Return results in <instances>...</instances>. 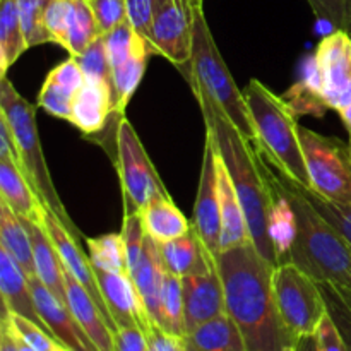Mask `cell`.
<instances>
[{
    "mask_svg": "<svg viewBox=\"0 0 351 351\" xmlns=\"http://www.w3.org/2000/svg\"><path fill=\"white\" fill-rule=\"evenodd\" d=\"M273 287L278 311L295 339L315 336L328 314L317 281L293 263H285L274 267Z\"/></svg>",
    "mask_w": 351,
    "mask_h": 351,
    "instance_id": "cell-8",
    "label": "cell"
},
{
    "mask_svg": "<svg viewBox=\"0 0 351 351\" xmlns=\"http://www.w3.org/2000/svg\"><path fill=\"white\" fill-rule=\"evenodd\" d=\"M191 86L204 89L216 105L223 110L233 125L247 137L252 144H257L256 127L252 123L245 96L239 89L233 75L226 67L223 55L215 43L211 29L206 21L202 7H194V31H192V57L189 62Z\"/></svg>",
    "mask_w": 351,
    "mask_h": 351,
    "instance_id": "cell-6",
    "label": "cell"
},
{
    "mask_svg": "<svg viewBox=\"0 0 351 351\" xmlns=\"http://www.w3.org/2000/svg\"><path fill=\"white\" fill-rule=\"evenodd\" d=\"M295 115L324 117L329 106L322 96V79L314 55L305 58L302 77L281 95Z\"/></svg>",
    "mask_w": 351,
    "mask_h": 351,
    "instance_id": "cell-26",
    "label": "cell"
},
{
    "mask_svg": "<svg viewBox=\"0 0 351 351\" xmlns=\"http://www.w3.org/2000/svg\"><path fill=\"white\" fill-rule=\"evenodd\" d=\"M29 232L31 240H33V252H34V266H36V276L40 278L41 283L55 295L60 302L67 305V293H65V274L64 264H62L60 256L48 235L47 228L36 223H31L24 219Z\"/></svg>",
    "mask_w": 351,
    "mask_h": 351,
    "instance_id": "cell-24",
    "label": "cell"
},
{
    "mask_svg": "<svg viewBox=\"0 0 351 351\" xmlns=\"http://www.w3.org/2000/svg\"><path fill=\"white\" fill-rule=\"evenodd\" d=\"M0 113L7 119L14 137H16L23 173L31 182L43 204L60 219L62 225L71 232L75 240L79 242L86 240V237H82V233L79 232L77 226L69 216L64 202L58 197L53 180H51L50 170L45 161L40 134H38L36 106L24 99L5 75L0 79Z\"/></svg>",
    "mask_w": 351,
    "mask_h": 351,
    "instance_id": "cell-5",
    "label": "cell"
},
{
    "mask_svg": "<svg viewBox=\"0 0 351 351\" xmlns=\"http://www.w3.org/2000/svg\"><path fill=\"white\" fill-rule=\"evenodd\" d=\"M103 41H105L106 53H108L112 69L119 67L123 62L129 60L143 45L147 43V41L134 29V26L130 24L129 19H127L125 23L120 24V26L113 27V29L108 31L106 34H103Z\"/></svg>",
    "mask_w": 351,
    "mask_h": 351,
    "instance_id": "cell-36",
    "label": "cell"
},
{
    "mask_svg": "<svg viewBox=\"0 0 351 351\" xmlns=\"http://www.w3.org/2000/svg\"><path fill=\"white\" fill-rule=\"evenodd\" d=\"M185 339L201 351H247L242 331L226 312L202 322Z\"/></svg>",
    "mask_w": 351,
    "mask_h": 351,
    "instance_id": "cell-28",
    "label": "cell"
},
{
    "mask_svg": "<svg viewBox=\"0 0 351 351\" xmlns=\"http://www.w3.org/2000/svg\"><path fill=\"white\" fill-rule=\"evenodd\" d=\"M95 274L103 300H105L106 308H108L117 329L139 326L141 329L149 332L154 324L130 274L108 273V271L101 269H95Z\"/></svg>",
    "mask_w": 351,
    "mask_h": 351,
    "instance_id": "cell-13",
    "label": "cell"
},
{
    "mask_svg": "<svg viewBox=\"0 0 351 351\" xmlns=\"http://www.w3.org/2000/svg\"><path fill=\"white\" fill-rule=\"evenodd\" d=\"M161 315H163V329L177 336H187L185 329V307H184V287L182 278L168 273L165 274L163 293H161Z\"/></svg>",
    "mask_w": 351,
    "mask_h": 351,
    "instance_id": "cell-34",
    "label": "cell"
},
{
    "mask_svg": "<svg viewBox=\"0 0 351 351\" xmlns=\"http://www.w3.org/2000/svg\"><path fill=\"white\" fill-rule=\"evenodd\" d=\"M285 351H297V348H295V346H290V348L285 350Z\"/></svg>",
    "mask_w": 351,
    "mask_h": 351,
    "instance_id": "cell-57",
    "label": "cell"
},
{
    "mask_svg": "<svg viewBox=\"0 0 351 351\" xmlns=\"http://www.w3.org/2000/svg\"><path fill=\"white\" fill-rule=\"evenodd\" d=\"M321 21L351 34V0H307Z\"/></svg>",
    "mask_w": 351,
    "mask_h": 351,
    "instance_id": "cell-43",
    "label": "cell"
},
{
    "mask_svg": "<svg viewBox=\"0 0 351 351\" xmlns=\"http://www.w3.org/2000/svg\"><path fill=\"white\" fill-rule=\"evenodd\" d=\"M298 134L312 191L336 204L351 206L350 144L302 125Z\"/></svg>",
    "mask_w": 351,
    "mask_h": 351,
    "instance_id": "cell-9",
    "label": "cell"
},
{
    "mask_svg": "<svg viewBox=\"0 0 351 351\" xmlns=\"http://www.w3.org/2000/svg\"><path fill=\"white\" fill-rule=\"evenodd\" d=\"M74 98L75 93H72L71 89L64 88V86L57 84V82H53L51 79L47 77L43 86H41L40 95H38V106L47 110L50 115L71 122Z\"/></svg>",
    "mask_w": 351,
    "mask_h": 351,
    "instance_id": "cell-39",
    "label": "cell"
},
{
    "mask_svg": "<svg viewBox=\"0 0 351 351\" xmlns=\"http://www.w3.org/2000/svg\"><path fill=\"white\" fill-rule=\"evenodd\" d=\"M88 257L95 269L108 273H129L127 249L122 233H106L96 239H86Z\"/></svg>",
    "mask_w": 351,
    "mask_h": 351,
    "instance_id": "cell-32",
    "label": "cell"
},
{
    "mask_svg": "<svg viewBox=\"0 0 351 351\" xmlns=\"http://www.w3.org/2000/svg\"><path fill=\"white\" fill-rule=\"evenodd\" d=\"M0 201L5 202L19 218L45 226L48 208L23 170L3 158H0Z\"/></svg>",
    "mask_w": 351,
    "mask_h": 351,
    "instance_id": "cell-20",
    "label": "cell"
},
{
    "mask_svg": "<svg viewBox=\"0 0 351 351\" xmlns=\"http://www.w3.org/2000/svg\"><path fill=\"white\" fill-rule=\"evenodd\" d=\"M0 293H2L3 312L29 319L34 324L43 328L48 335H51L36 308L27 274L2 247H0Z\"/></svg>",
    "mask_w": 351,
    "mask_h": 351,
    "instance_id": "cell-19",
    "label": "cell"
},
{
    "mask_svg": "<svg viewBox=\"0 0 351 351\" xmlns=\"http://www.w3.org/2000/svg\"><path fill=\"white\" fill-rule=\"evenodd\" d=\"M45 228H47L48 235H50L51 242H53L55 249H57L65 269H67L69 273L86 288V291L91 295L93 300L96 302L99 311H101L103 315L106 317L108 324L112 326L113 331L117 332L115 322H113L112 315H110L108 308H106L105 300H103L101 291H99L95 267H93L89 257L86 256L81 250V247H79V240H75L74 237L71 235V232L62 225L60 219H58L50 209H47V216H45Z\"/></svg>",
    "mask_w": 351,
    "mask_h": 351,
    "instance_id": "cell-15",
    "label": "cell"
},
{
    "mask_svg": "<svg viewBox=\"0 0 351 351\" xmlns=\"http://www.w3.org/2000/svg\"><path fill=\"white\" fill-rule=\"evenodd\" d=\"M74 58L77 60V64L81 65L86 79H98V81L106 82V84L110 86L113 98V71L112 64H110L108 53H106L103 36H99L98 40L93 41L81 55H77V57Z\"/></svg>",
    "mask_w": 351,
    "mask_h": 351,
    "instance_id": "cell-38",
    "label": "cell"
},
{
    "mask_svg": "<svg viewBox=\"0 0 351 351\" xmlns=\"http://www.w3.org/2000/svg\"><path fill=\"white\" fill-rule=\"evenodd\" d=\"M274 267L252 242L223 250L218 257L226 314L242 331L247 351H285L297 345L278 311Z\"/></svg>",
    "mask_w": 351,
    "mask_h": 351,
    "instance_id": "cell-1",
    "label": "cell"
},
{
    "mask_svg": "<svg viewBox=\"0 0 351 351\" xmlns=\"http://www.w3.org/2000/svg\"><path fill=\"white\" fill-rule=\"evenodd\" d=\"M50 0H17L19 5L21 24L27 47H38L43 43H51L50 34L45 27V10Z\"/></svg>",
    "mask_w": 351,
    "mask_h": 351,
    "instance_id": "cell-37",
    "label": "cell"
},
{
    "mask_svg": "<svg viewBox=\"0 0 351 351\" xmlns=\"http://www.w3.org/2000/svg\"><path fill=\"white\" fill-rule=\"evenodd\" d=\"M302 192H304L305 197L308 199L312 206L338 230L339 233L346 237V240L351 243V206L345 204H336V202L324 199L322 195H319L317 192H314L312 189H307L302 185Z\"/></svg>",
    "mask_w": 351,
    "mask_h": 351,
    "instance_id": "cell-41",
    "label": "cell"
},
{
    "mask_svg": "<svg viewBox=\"0 0 351 351\" xmlns=\"http://www.w3.org/2000/svg\"><path fill=\"white\" fill-rule=\"evenodd\" d=\"M187 335L197 326L226 312L225 288L218 269L182 278Z\"/></svg>",
    "mask_w": 351,
    "mask_h": 351,
    "instance_id": "cell-16",
    "label": "cell"
},
{
    "mask_svg": "<svg viewBox=\"0 0 351 351\" xmlns=\"http://www.w3.org/2000/svg\"><path fill=\"white\" fill-rule=\"evenodd\" d=\"M149 55H153L149 45H143L129 60L123 62L113 71V113L115 115H125V106L134 96L136 89L139 88L141 81L146 72V64Z\"/></svg>",
    "mask_w": 351,
    "mask_h": 351,
    "instance_id": "cell-31",
    "label": "cell"
},
{
    "mask_svg": "<svg viewBox=\"0 0 351 351\" xmlns=\"http://www.w3.org/2000/svg\"><path fill=\"white\" fill-rule=\"evenodd\" d=\"M0 247L14 257L27 278L36 276L33 240L27 232L26 223L2 201H0Z\"/></svg>",
    "mask_w": 351,
    "mask_h": 351,
    "instance_id": "cell-29",
    "label": "cell"
},
{
    "mask_svg": "<svg viewBox=\"0 0 351 351\" xmlns=\"http://www.w3.org/2000/svg\"><path fill=\"white\" fill-rule=\"evenodd\" d=\"M314 58L326 105L339 112L351 101V34L332 29L321 40Z\"/></svg>",
    "mask_w": 351,
    "mask_h": 351,
    "instance_id": "cell-11",
    "label": "cell"
},
{
    "mask_svg": "<svg viewBox=\"0 0 351 351\" xmlns=\"http://www.w3.org/2000/svg\"><path fill=\"white\" fill-rule=\"evenodd\" d=\"M29 287L33 291L36 308L40 312L41 319L50 329L51 336L58 341V345L65 346L71 351H99L95 343L89 339L84 329L77 322V319L72 315L71 308L58 300L47 287L40 281L38 276H29Z\"/></svg>",
    "mask_w": 351,
    "mask_h": 351,
    "instance_id": "cell-14",
    "label": "cell"
},
{
    "mask_svg": "<svg viewBox=\"0 0 351 351\" xmlns=\"http://www.w3.org/2000/svg\"><path fill=\"white\" fill-rule=\"evenodd\" d=\"M348 144H350V149H351V136H350V143Z\"/></svg>",
    "mask_w": 351,
    "mask_h": 351,
    "instance_id": "cell-58",
    "label": "cell"
},
{
    "mask_svg": "<svg viewBox=\"0 0 351 351\" xmlns=\"http://www.w3.org/2000/svg\"><path fill=\"white\" fill-rule=\"evenodd\" d=\"M191 3L194 7H202V3H204V0H191Z\"/></svg>",
    "mask_w": 351,
    "mask_h": 351,
    "instance_id": "cell-54",
    "label": "cell"
},
{
    "mask_svg": "<svg viewBox=\"0 0 351 351\" xmlns=\"http://www.w3.org/2000/svg\"><path fill=\"white\" fill-rule=\"evenodd\" d=\"M317 285L321 288L322 297H324L328 314L331 315L336 328L345 339L346 346L351 351V290L328 283V281H321Z\"/></svg>",
    "mask_w": 351,
    "mask_h": 351,
    "instance_id": "cell-35",
    "label": "cell"
},
{
    "mask_svg": "<svg viewBox=\"0 0 351 351\" xmlns=\"http://www.w3.org/2000/svg\"><path fill=\"white\" fill-rule=\"evenodd\" d=\"M218 184H219V215H221V252L233 247L252 242L245 213L237 195L230 175L218 154Z\"/></svg>",
    "mask_w": 351,
    "mask_h": 351,
    "instance_id": "cell-23",
    "label": "cell"
},
{
    "mask_svg": "<svg viewBox=\"0 0 351 351\" xmlns=\"http://www.w3.org/2000/svg\"><path fill=\"white\" fill-rule=\"evenodd\" d=\"M201 106L206 123V136L211 137L216 151L230 175L237 195L245 213L250 239L264 259L278 266V257L267 232L273 192L264 175L256 146L237 129L232 120L223 113L215 99L199 86H191Z\"/></svg>",
    "mask_w": 351,
    "mask_h": 351,
    "instance_id": "cell-2",
    "label": "cell"
},
{
    "mask_svg": "<svg viewBox=\"0 0 351 351\" xmlns=\"http://www.w3.org/2000/svg\"><path fill=\"white\" fill-rule=\"evenodd\" d=\"M192 228L201 242L218 263L221 254V215H219V184H218V151L211 137L206 136L204 156L201 165V177L197 185V197L194 206Z\"/></svg>",
    "mask_w": 351,
    "mask_h": 351,
    "instance_id": "cell-12",
    "label": "cell"
},
{
    "mask_svg": "<svg viewBox=\"0 0 351 351\" xmlns=\"http://www.w3.org/2000/svg\"><path fill=\"white\" fill-rule=\"evenodd\" d=\"M67 307L99 351H115V331L86 288L64 267Z\"/></svg>",
    "mask_w": 351,
    "mask_h": 351,
    "instance_id": "cell-18",
    "label": "cell"
},
{
    "mask_svg": "<svg viewBox=\"0 0 351 351\" xmlns=\"http://www.w3.org/2000/svg\"><path fill=\"white\" fill-rule=\"evenodd\" d=\"M55 351H71V350H67V348H65V346L58 345V346H57V350H55Z\"/></svg>",
    "mask_w": 351,
    "mask_h": 351,
    "instance_id": "cell-56",
    "label": "cell"
},
{
    "mask_svg": "<svg viewBox=\"0 0 351 351\" xmlns=\"http://www.w3.org/2000/svg\"><path fill=\"white\" fill-rule=\"evenodd\" d=\"M147 335V351H187V339L153 326Z\"/></svg>",
    "mask_w": 351,
    "mask_h": 351,
    "instance_id": "cell-47",
    "label": "cell"
},
{
    "mask_svg": "<svg viewBox=\"0 0 351 351\" xmlns=\"http://www.w3.org/2000/svg\"><path fill=\"white\" fill-rule=\"evenodd\" d=\"M160 252L167 271L175 276H194L218 269V263L206 249L194 228L178 239L160 243Z\"/></svg>",
    "mask_w": 351,
    "mask_h": 351,
    "instance_id": "cell-22",
    "label": "cell"
},
{
    "mask_svg": "<svg viewBox=\"0 0 351 351\" xmlns=\"http://www.w3.org/2000/svg\"><path fill=\"white\" fill-rule=\"evenodd\" d=\"M252 123L256 127L257 144L269 154L271 160L287 175L304 187L312 189L307 163L300 144V125L288 103L276 96L257 79L242 89Z\"/></svg>",
    "mask_w": 351,
    "mask_h": 351,
    "instance_id": "cell-4",
    "label": "cell"
},
{
    "mask_svg": "<svg viewBox=\"0 0 351 351\" xmlns=\"http://www.w3.org/2000/svg\"><path fill=\"white\" fill-rule=\"evenodd\" d=\"M187 351H201V350H197V348H194V346L191 345V343L187 341Z\"/></svg>",
    "mask_w": 351,
    "mask_h": 351,
    "instance_id": "cell-55",
    "label": "cell"
},
{
    "mask_svg": "<svg viewBox=\"0 0 351 351\" xmlns=\"http://www.w3.org/2000/svg\"><path fill=\"white\" fill-rule=\"evenodd\" d=\"M2 317L7 319L10 329L19 336L23 341L33 346L36 351H55L58 346V341L51 335H48L43 328L34 324L33 321L26 317H21L17 314H9V312H2Z\"/></svg>",
    "mask_w": 351,
    "mask_h": 351,
    "instance_id": "cell-42",
    "label": "cell"
},
{
    "mask_svg": "<svg viewBox=\"0 0 351 351\" xmlns=\"http://www.w3.org/2000/svg\"><path fill=\"white\" fill-rule=\"evenodd\" d=\"M72 14H74V0H50L45 10V27L50 34L51 43L65 48Z\"/></svg>",
    "mask_w": 351,
    "mask_h": 351,
    "instance_id": "cell-40",
    "label": "cell"
},
{
    "mask_svg": "<svg viewBox=\"0 0 351 351\" xmlns=\"http://www.w3.org/2000/svg\"><path fill=\"white\" fill-rule=\"evenodd\" d=\"M113 115L112 89L98 79H86L72 103V119L84 136H98L108 125Z\"/></svg>",
    "mask_w": 351,
    "mask_h": 351,
    "instance_id": "cell-21",
    "label": "cell"
},
{
    "mask_svg": "<svg viewBox=\"0 0 351 351\" xmlns=\"http://www.w3.org/2000/svg\"><path fill=\"white\" fill-rule=\"evenodd\" d=\"M0 158H3V160H10L12 163H16L17 167L23 170V165H21V154L16 144V137H14L12 129H10L9 122H7V119L2 115V113H0Z\"/></svg>",
    "mask_w": 351,
    "mask_h": 351,
    "instance_id": "cell-49",
    "label": "cell"
},
{
    "mask_svg": "<svg viewBox=\"0 0 351 351\" xmlns=\"http://www.w3.org/2000/svg\"><path fill=\"white\" fill-rule=\"evenodd\" d=\"M26 36L21 24L17 0H0V74L2 77L10 65L27 50Z\"/></svg>",
    "mask_w": 351,
    "mask_h": 351,
    "instance_id": "cell-30",
    "label": "cell"
},
{
    "mask_svg": "<svg viewBox=\"0 0 351 351\" xmlns=\"http://www.w3.org/2000/svg\"><path fill=\"white\" fill-rule=\"evenodd\" d=\"M146 235L153 237L156 242L165 243L185 235L192 228L184 213L175 206L170 195H160L147 202L139 213Z\"/></svg>",
    "mask_w": 351,
    "mask_h": 351,
    "instance_id": "cell-25",
    "label": "cell"
},
{
    "mask_svg": "<svg viewBox=\"0 0 351 351\" xmlns=\"http://www.w3.org/2000/svg\"><path fill=\"white\" fill-rule=\"evenodd\" d=\"M192 31L194 5L191 0H167L154 16L147 45L154 55L184 67L192 57Z\"/></svg>",
    "mask_w": 351,
    "mask_h": 351,
    "instance_id": "cell-10",
    "label": "cell"
},
{
    "mask_svg": "<svg viewBox=\"0 0 351 351\" xmlns=\"http://www.w3.org/2000/svg\"><path fill=\"white\" fill-rule=\"evenodd\" d=\"M254 146L266 177L287 195L297 216V237L288 263H293L317 283L328 281L351 290V243L308 202L302 185L285 173L259 144Z\"/></svg>",
    "mask_w": 351,
    "mask_h": 351,
    "instance_id": "cell-3",
    "label": "cell"
},
{
    "mask_svg": "<svg viewBox=\"0 0 351 351\" xmlns=\"http://www.w3.org/2000/svg\"><path fill=\"white\" fill-rule=\"evenodd\" d=\"M123 195V216L139 215L147 202L160 195H170L153 161L147 156L139 136L123 117L115 137V156Z\"/></svg>",
    "mask_w": 351,
    "mask_h": 351,
    "instance_id": "cell-7",
    "label": "cell"
},
{
    "mask_svg": "<svg viewBox=\"0 0 351 351\" xmlns=\"http://www.w3.org/2000/svg\"><path fill=\"white\" fill-rule=\"evenodd\" d=\"M297 351H317V343H315V336H305L300 338L295 345Z\"/></svg>",
    "mask_w": 351,
    "mask_h": 351,
    "instance_id": "cell-51",
    "label": "cell"
},
{
    "mask_svg": "<svg viewBox=\"0 0 351 351\" xmlns=\"http://www.w3.org/2000/svg\"><path fill=\"white\" fill-rule=\"evenodd\" d=\"M267 182H269L271 192H273L269 216H267V232H269L271 243H273V249L278 257V266H280V264L288 263V257H290L291 245L297 237V216H295L293 206L288 201L287 195L269 178Z\"/></svg>",
    "mask_w": 351,
    "mask_h": 351,
    "instance_id": "cell-27",
    "label": "cell"
},
{
    "mask_svg": "<svg viewBox=\"0 0 351 351\" xmlns=\"http://www.w3.org/2000/svg\"><path fill=\"white\" fill-rule=\"evenodd\" d=\"M338 113H339V117H341L343 123H345L346 130H348V132H350V136H351V101L348 103V105L345 106V108H343V110H339Z\"/></svg>",
    "mask_w": 351,
    "mask_h": 351,
    "instance_id": "cell-52",
    "label": "cell"
},
{
    "mask_svg": "<svg viewBox=\"0 0 351 351\" xmlns=\"http://www.w3.org/2000/svg\"><path fill=\"white\" fill-rule=\"evenodd\" d=\"M167 0H127V14L134 29L147 41L154 16Z\"/></svg>",
    "mask_w": 351,
    "mask_h": 351,
    "instance_id": "cell-45",
    "label": "cell"
},
{
    "mask_svg": "<svg viewBox=\"0 0 351 351\" xmlns=\"http://www.w3.org/2000/svg\"><path fill=\"white\" fill-rule=\"evenodd\" d=\"M2 319H3V317H2ZM3 321L7 322V319H3ZM7 324H9V322H7ZM9 328H10V326H9ZM10 332H12V336H14V341H16V345H17V350H19V351H36V350L33 348V346H29V345H27L26 341H23V339H21L19 336H17L16 332L12 331V329H10Z\"/></svg>",
    "mask_w": 351,
    "mask_h": 351,
    "instance_id": "cell-53",
    "label": "cell"
},
{
    "mask_svg": "<svg viewBox=\"0 0 351 351\" xmlns=\"http://www.w3.org/2000/svg\"><path fill=\"white\" fill-rule=\"evenodd\" d=\"M115 351H147V335L139 326L119 328L115 332Z\"/></svg>",
    "mask_w": 351,
    "mask_h": 351,
    "instance_id": "cell-48",
    "label": "cell"
},
{
    "mask_svg": "<svg viewBox=\"0 0 351 351\" xmlns=\"http://www.w3.org/2000/svg\"><path fill=\"white\" fill-rule=\"evenodd\" d=\"M101 36L99 27L96 24L89 0H74V14H72L71 27H69L67 43L65 50L71 57L81 55L89 45Z\"/></svg>",
    "mask_w": 351,
    "mask_h": 351,
    "instance_id": "cell-33",
    "label": "cell"
},
{
    "mask_svg": "<svg viewBox=\"0 0 351 351\" xmlns=\"http://www.w3.org/2000/svg\"><path fill=\"white\" fill-rule=\"evenodd\" d=\"M0 351H19L17 350L14 336L10 332L9 324L2 319V329H0Z\"/></svg>",
    "mask_w": 351,
    "mask_h": 351,
    "instance_id": "cell-50",
    "label": "cell"
},
{
    "mask_svg": "<svg viewBox=\"0 0 351 351\" xmlns=\"http://www.w3.org/2000/svg\"><path fill=\"white\" fill-rule=\"evenodd\" d=\"M315 343H317V351H350L329 314H326L319 324L317 332H315Z\"/></svg>",
    "mask_w": 351,
    "mask_h": 351,
    "instance_id": "cell-46",
    "label": "cell"
},
{
    "mask_svg": "<svg viewBox=\"0 0 351 351\" xmlns=\"http://www.w3.org/2000/svg\"><path fill=\"white\" fill-rule=\"evenodd\" d=\"M129 274L134 280V283H136L141 297H143L144 305H146L147 314H149L153 324L158 326V328H163L161 293H163L167 267H165L163 259H161L160 242H156L153 237L146 235L143 256L137 261L136 266L130 267Z\"/></svg>",
    "mask_w": 351,
    "mask_h": 351,
    "instance_id": "cell-17",
    "label": "cell"
},
{
    "mask_svg": "<svg viewBox=\"0 0 351 351\" xmlns=\"http://www.w3.org/2000/svg\"><path fill=\"white\" fill-rule=\"evenodd\" d=\"M89 2L101 36L129 19L127 0H89Z\"/></svg>",
    "mask_w": 351,
    "mask_h": 351,
    "instance_id": "cell-44",
    "label": "cell"
}]
</instances>
